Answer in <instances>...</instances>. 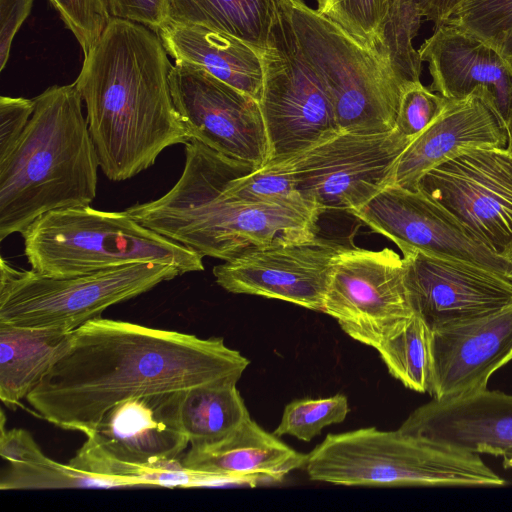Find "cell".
<instances>
[{"mask_svg": "<svg viewBox=\"0 0 512 512\" xmlns=\"http://www.w3.org/2000/svg\"><path fill=\"white\" fill-rule=\"evenodd\" d=\"M248 365L223 338L99 317L70 331L26 400L40 418L88 435L123 400L239 380Z\"/></svg>", "mask_w": 512, "mask_h": 512, "instance_id": "cell-1", "label": "cell"}, {"mask_svg": "<svg viewBox=\"0 0 512 512\" xmlns=\"http://www.w3.org/2000/svg\"><path fill=\"white\" fill-rule=\"evenodd\" d=\"M172 66L157 32L112 17L84 55L74 83L108 179H130L164 149L191 140L173 104Z\"/></svg>", "mask_w": 512, "mask_h": 512, "instance_id": "cell-2", "label": "cell"}, {"mask_svg": "<svg viewBox=\"0 0 512 512\" xmlns=\"http://www.w3.org/2000/svg\"><path fill=\"white\" fill-rule=\"evenodd\" d=\"M242 165L191 139L185 144V166L175 185L160 198L126 211L202 257L224 261L281 237L318 233V214L227 194L225 182Z\"/></svg>", "mask_w": 512, "mask_h": 512, "instance_id": "cell-3", "label": "cell"}, {"mask_svg": "<svg viewBox=\"0 0 512 512\" xmlns=\"http://www.w3.org/2000/svg\"><path fill=\"white\" fill-rule=\"evenodd\" d=\"M34 99L23 135L0 161V241L47 212L89 205L96 196L99 159L75 83Z\"/></svg>", "mask_w": 512, "mask_h": 512, "instance_id": "cell-4", "label": "cell"}, {"mask_svg": "<svg viewBox=\"0 0 512 512\" xmlns=\"http://www.w3.org/2000/svg\"><path fill=\"white\" fill-rule=\"evenodd\" d=\"M21 235L31 269L48 277L146 262L172 266L180 275L204 270L200 254L145 227L126 210L57 209L38 217Z\"/></svg>", "mask_w": 512, "mask_h": 512, "instance_id": "cell-5", "label": "cell"}, {"mask_svg": "<svg viewBox=\"0 0 512 512\" xmlns=\"http://www.w3.org/2000/svg\"><path fill=\"white\" fill-rule=\"evenodd\" d=\"M307 474L344 486H503L479 454L374 427L328 434L309 454Z\"/></svg>", "mask_w": 512, "mask_h": 512, "instance_id": "cell-6", "label": "cell"}, {"mask_svg": "<svg viewBox=\"0 0 512 512\" xmlns=\"http://www.w3.org/2000/svg\"><path fill=\"white\" fill-rule=\"evenodd\" d=\"M300 50L323 84L340 130L393 131L404 89L371 46L303 0H281Z\"/></svg>", "mask_w": 512, "mask_h": 512, "instance_id": "cell-7", "label": "cell"}, {"mask_svg": "<svg viewBox=\"0 0 512 512\" xmlns=\"http://www.w3.org/2000/svg\"><path fill=\"white\" fill-rule=\"evenodd\" d=\"M0 263V324L66 331L180 275L172 266L146 262L54 278L16 269L4 258Z\"/></svg>", "mask_w": 512, "mask_h": 512, "instance_id": "cell-8", "label": "cell"}, {"mask_svg": "<svg viewBox=\"0 0 512 512\" xmlns=\"http://www.w3.org/2000/svg\"><path fill=\"white\" fill-rule=\"evenodd\" d=\"M276 1V16L261 54L259 104L269 161L307 150L341 132L331 100L300 50L287 10L281 0Z\"/></svg>", "mask_w": 512, "mask_h": 512, "instance_id": "cell-9", "label": "cell"}, {"mask_svg": "<svg viewBox=\"0 0 512 512\" xmlns=\"http://www.w3.org/2000/svg\"><path fill=\"white\" fill-rule=\"evenodd\" d=\"M411 141L395 129L379 134L341 131L307 150L269 162L285 169L299 193L321 214L349 213L392 184L396 162Z\"/></svg>", "mask_w": 512, "mask_h": 512, "instance_id": "cell-10", "label": "cell"}, {"mask_svg": "<svg viewBox=\"0 0 512 512\" xmlns=\"http://www.w3.org/2000/svg\"><path fill=\"white\" fill-rule=\"evenodd\" d=\"M322 312L348 336L376 349L414 314L403 258L390 248L345 246L334 258Z\"/></svg>", "mask_w": 512, "mask_h": 512, "instance_id": "cell-11", "label": "cell"}, {"mask_svg": "<svg viewBox=\"0 0 512 512\" xmlns=\"http://www.w3.org/2000/svg\"><path fill=\"white\" fill-rule=\"evenodd\" d=\"M169 86L190 139L255 169L268 163L269 142L258 100L183 62L172 66Z\"/></svg>", "mask_w": 512, "mask_h": 512, "instance_id": "cell-12", "label": "cell"}, {"mask_svg": "<svg viewBox=\"0 0 512 512\" xmlns=\"http://www.w3.org/2000/svg\"><path fill=\"white\" fill-rule=\"evenodd\" d=\"M417 190L443 206L496 254L503 256L512 244L508 148L466 150L426 172Z\"/></svg>", "mask_w": 512, "mask_h": 512, "instance_id": "cell-13", "label": "cell"}, {"mask_svg": "<svg viewBox=\"0 0 512 512\" xmlns=\"http://www.w3.org/2000/svg\"><path fill=\"white\" fill-rule=\"evenodd\" d=\"M344 247L318 233L281 237L216 265L213 275L228 292L279 299L322 312L334 258Z\"/></svg>", "mask_w": 512, "mask_h": 512, "instance_id": "cell-14", "label": "cell"}, {"mask_svg": "<svg viewBox=\"0 0 512 512\" xmlns=\"http://www.w3.org/2000/svg\"><path fill=\"white\" fill-rule=\"evenodd\" d=\"M399 249L476 264L512 279V263L496 254L449 211L420 190L389 185L349 212Z\"/></svg>", "mask_w": 512, "mask_h": 512, "instance_id": "cell-15", "label": "cell"}, {"mask_svg": "<svg viewBox=\"0 0 512 512\" xmlns=\"http://www.w3.org/2000/svg\"><path fill=\"white\" fill-rule=\"evenodd\" d=\"M184 391L145 394L117 403L86 435L75 456L155 468L179 463L190 443L180 417Z\"/></svg>", "mask_w": 512, "mask_h": 512, "instance_id": "cell-16", "label": "cell"}, {"mask_svg": "<svg viewBox=\"0 0 512 512\" xmlns=\"http://www.w3.org/2000/svg\"><path fill=\"white\" fill-rule=\"evenodd\" d=\"M402 258L411 307L431 329L512 305V279L492 270L419 251Z\"/></svg>", "mask_w": 512, "mask_h": 512, "instance_id": "cell-17", "label": "cell"}, {"mask_svg": "<svg viewBox=\"0 0 512 512\" xmlns=\"http://www.w3.org/2000/svg\"><path fill=\"white\" fill-rule=\"evenodd\" d=\"M432 357L428 393L433 399L486 390L491 375L512 360V305L433 328Z\"/></svg>", "mask_w": 512, "mask_h": 512, "instance_id": "cell-18", "label": "cell"}, {"mask_svg": "<svg viewBox=\"0 0 512 512\" xmlns=\"http://www.w3.org/2000/svg\"><path fill=\"white\" fill-rule=\"evenodd\" d=\"M431 90L447 99L480 92L506 128L512 120V63L492 46L450 23L436 26L419 49Z\"/></svg>", "mask_w": 512, "mask_h": 512, "instance_id": "cell-19", "label": "cell"}, {"mask_svg": "<svg viewBox=\"0 0 512 512\" xmlns=\"http://www.w3.org/2000/svg\"><path fill=\"white\" fill-rule=\"evenodd\" d=\"M399 430L427 441L501 457L512 468V395L484 390L416 408Z\"/></svg>", "mask_w": 512, "mask_h": 512, "instance_id": "cell-20", "label": "cell"}, {"mask_svg": "<svg viewBox=\"0 0 512 512\" xmlns=\"http://www.w3.org/2000/svg\"><path fill=\"white\" fill-rule=\"evenodd\" d=\"M507 146V128L480 92L448 99L438 117L399 156L391 185L417 190L426 172L466 150Z\"/></svg>", "mask_w": 512, "mask_h": 512, "instance_id": "cell-21", "label": "cell"}, {"mask_svg": "<svg viewBox=\"0 0 512 512\" xmlns=\"http://www.w3.org/2000/svg\"><path fill=\"white\" fill-rule=\"evenodd\" d=\"M307 459L308 455L266 432L250 417L223 439L192 446L181 464L221 477L229 484L255 486L281 481L291 471L306 466Z\"/></svg>", "mask_w": 512, "mask_h": 512, "instance_id": "cell-22", "label": "cell"}, {"mask_svg": "<svg viewBox=\"0 0 512 512\" xmlns=\"http://www.w3.org/2000/svg\"><path fill=\"white\" fill-rule=\"evenodd\" d=\"M158 35L175 62L204 68L219 80L260 101L261 55L243 41L202 26L168 20Z\"/></svg>", "mask_w": 512, "mask_h": 512, "instance_id": "cell-23", "label": "cell"}, {"mask_svg": "<svg viewBox=\"0 0 512 512\" xmlns=\"http://www.w3.org/2000/svg\"><path fill=\"white\" fill-rule=\"evenodd\" d=\"M70 331L0 324V400L10 409L41 381Z\"/></svg>", "mask_w": 512, "mask_h": 512, "instance_id": "cell-24", "label": "cell"}, {"mask_svg": "<svg viewBox=\"0 0 512 512\" xmlns=\"http://www.w3.org/2000/svg\"><path fill=\"white\" fill-rule=\"evenodd\" d=\"M169 20L237 38L260 55L277 12L276 0H168Z\"/></svg>", "mask_w": 512, "mask_h": 512, "instance_id": "cell-25", "label": "cell"}, {"mask_svg": "<svg viewBox=\"0 0 512 512\" xmlns=\"http://www.w3.org/2000/svg\"><path fill=\"white\" fill-rule=\"evenodd\" d=\"M237 382L227 379L183 392L180 417L191 446L219 441L250 418Z\"/></svg>", "mask_w": 512, "mask_h": 512, "instance_id": "cell-26", "label": "cell"}, {"mask_svg": "<svg viewBox=\"0 0 512 512\" xmlns=\"http://www.w3.org/2000/svg\"><path fill=\"white\" fill-rule=\"evenodd\" d=\"M423 18L418 0H390L372 44L403 89L420 82L423 61L413 40Z\"/></svg>", "mask_w": 512, "mask_h": 512, "instance_id": "cell-27", "label": "cell"}, {"mask_svg": "<svg viewBox=\"0 0 512 512\" xmlns=\"http://www.w3.org/2000/svg\"><path fill=\"white\" fill-rule=\"evenodd\" d=\"M389 373L405 387L429 391L432 376V329L414 312L406 323L376 348Z\"/></svg>", "mask_w": 512, "mask_h": 512, "instance_id": "cell-28", "label": "cell"}, {"mask_svg": "<svg viewBox=\"0 0 512 512\" xmlns=\"http://www.w3.org/2000/svg\"><path fill=\"white\" fill-rule=\"evenodd\" d=\"M224 189L246 202L278 204L321 215L299 193L291 175L275 162L258 169L240 166L229 176Z\"/></svg>", "mask_w": 512, "mask_h": 512, "instance_id": "cell-29", "label": "cell"}, {"mask_svg": "<svg viewBox=\"0 0 512 512\" xmlns=\"http://www.w3.org/2000/svg\"><path fill=\"white\" fill-rule=\"evenodd\" d=\"M444 23L483 40L512 63V0H461Z\"/></svg>", "mask_w": 512, "mask_h": 512, "instance_id": "cell-30", "label": "cell"}, {"mask_svg": "<svg viewBox=\"0 0 512 512\" xmlns=\"http://www.w3.org/2000/svg\"><path fill=\"white\" fill-rule=\"evenodd\" d=\"M115 487L123 485L112 479L85 473L68 463H58L49 457L41 462L9 464L0 482L1 490Z\"/></svg>", "mask_w": 512, "mask_h": 512, "instance_id": "cell-31", "label": "cell"}, {"mask_svg": "<svg viewBox=\"0 0 512 512\" xmlns=\"http://www.w3.org/2000/svg\"><path fill=\"white\" fill-rule=\"evenodd\" d=\"M349 413L348 399L343 394L327 398L299 399L286 405L274 435H291L309 442L323 428L341 423Z\"/></svg>", "mask_w": 512, "mask_h": 512, "instance_id": "cell-32", "label": "cell"}, {"mask_svg": "<svg viewBox=\"0 0 512 512\" xmlns=\"http://www.w3.org/2000/svg\"><path fill=\"white\" fill-rule=\"evenodd\" d=\"M390 0H317V10L360 41L371 45Z\"/></svg>", "mask_w": 512, "mask_h": 512, "instance_id": "cell-33", "label": "cell"}, {"mask_svg": "<svg viewBox=\"0 0 512 512\" xmlns=\"http://www.w3.org/2000/svg\"><path fill=\"white\" fill-rule=\"evenodd\" d=\"M80 44L84 55L95 44L111 16L106 0H48Z\"/></svg>", "mask_w": 512, "mask_h": 512, "instance_id": "cell-34", "label": "cell"}, {"mask_svg": "<svg viewBox=\"0 0 512 512\" xmlns=\"http://www.w3.org/2000/svg\"><path fill=\"white\" fill-rule=\"evenodd\" d=\"M447 100L421 81L409 85L401 95L395 130L409 140L415 139L438 117Z\"/></svg>", "mask_w": 512, "mask_h": 512, "instance_id": "cell-35", "label": "cell"}, {"mask_svg": "<svg viewBox=\"0 0 512 512\" xmlns=\"http://www.w3.org/2000/svg\"><path fill=\"white\" fill-rule=\"evenodd\" d=\"M34 110V98L0 97V161L13 152Z\"/></svg>", "mask_w": 512, "mask_h": 512, "instance_id": "cell-36", "label": "cell"}, {"mask_svg": "<svg viewBox=\"0 0 512 512\" xmlns=\"http://www.w3.org/2000/svg\"><path fill=\"white\" fill-rule=\"evenodd\" d=\"M112 18L132 21L158 32L169 20L168 0H106Z\"/></svg>", "mask_w": 512, "mask_h": 512, "instance_id": "cell-37", "label": "cell"}, {"mask_svg": "<svg viewBox=\"0 0 512 512\" xmlns=\"http://www.w3.org/2000/svg\"><path fill=\"white\" fill-rule=\"evenodd\" d=\"M0 456L8 462L34 463L47 458L31 434L19 428L5 430V414L1 411Z\"/></svg>", "mask_w": 512, "mask_h": 512, "instance_id": "cell-38", "label": "cell"}, {"mask_svg": "<svg viewBox=\"0 0 512 512\" xmlns=\"http://www.w3.org/2000/svg\"><path fill=\"white\" fill-rule=\"evenodd\" d=\"M34 0H0V70L6 66L13 39L31 12Z\"/></svg>", "mask_w": 512, "mask_h": 512, "instance_id": "cell-39", "label": "cell"}, {"mask_svg": "<svg viewBox=\"0 0 512 512\" xmlns=\"http://www.w3.org/2000/svg\"><path fill=\"white\" fill-rule=\"evenodd\" d=\"M461 0H422L420 6L424 18L433 21L435 26L444 23Z\"/></svg>", "mask_w": 512, "mask_h": 512, "instance_id": "cell-40", "label": "cell"}, {"mask_svg": "<svg viewBox=\"0 0 512 512\" xmlns=\"http://www.w3.org/2000/svg\"><path fill=\"white\" fill-rule=\"evenodd\" d=\"M507 132H508V146H507V148L512 153V120L510 121L509 125L507 126Z\"/></svg>", "mask_w": 512, "mask_h": 512, "instance_id": "cell-41", "label": "cell"}, {"mask_svg": "<svg viewBox=\"0 0 512 512\" xmlns=\"http://www.w3.org/2000/svg\"><path fill=\"white\" fill-rule=\"evenodd\" d=\"M503 256L508 259L512 263V244L509 246V248L505 251Z\"/></svg>", "mask_w": 512, "mask_h": 512, "instance_id": "cell-42", "label": "cell"}, {"mask_svg": "<svg viewBox=\"0 0 512 512\" xmlns=\"http://www.w3.org/2000/svg\"><path fill=\"white\" fill-rule=\"evenodd\" d=\"M419 2L422 1V0H418Z\"/></svg>", "mask_w": 512, "mask_h": 512, "instance_id": "cell-43", "label": "cell"}]
</instances>
